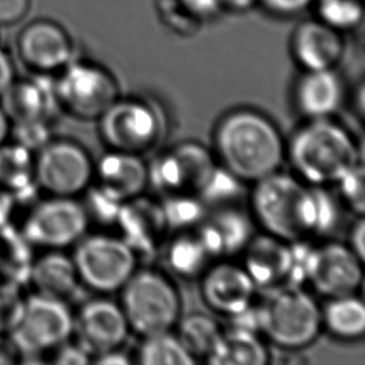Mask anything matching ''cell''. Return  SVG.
I'll return each mask as SVG.
<instances>
[{
	"instance_id": "1",
	"label": "cell",
	"mask_w": 365,
	"mask_h": 365,
	"mask_svg": "<svg viewBox=\"0 0 365 365\" xmlns=\"http://www.w3.org/2000/svg\"><path fill=\"white\" fill-rule=\"evenodd\" d=\"M252 208L269 236L292 243L331 231L338 216L322 187L278 171L256 182Z\"/></svg>"
},
{
	"instance_id": "2",
	"label": "cell",
	"mask_w": 365,
	"mask_h": 365,
	"mask_svg": "<svg viewBox=\"0 0 365 365\" xmlns=\"http://www.w3.org/2000/svg\"><path fill=\"white\" fill-rule=\"evenodd\" d=\"M213 140L223 168L238 181L256 183L277 173L287 153L274 123L253 110L226 115Z\"/></svg>"
},
{
	"instance_id": "3",
	"label": "cell",
	"mask_w": 365,
	"mask_h": 365,
	"mask_svg": "<svg viewBox=\"0 0 365 365\" xmlns=\"http://www.w3.org/2000/svg\"><path fill=\"white\" fill-rule=\"evenodd\" d=\"M287 153L299 178L319 187L339 182L361 163L354 138L329 119L309 120L293 135Z\"/></svg>"
},
{
	"instance_id": "4",
	"label": "cell",
	"mask_w": 365,
	"mask_h": 365,
	"mask_svg": "<svg viewBox=\"0 0 365 365\" xmlns=\"http://www.w3.org/2000/svg\"><path fill=\"white\" fill-rule=\"evenodd\" d=\"M259 331L276 346L301 349L316 341L322 329V309L302 287L269 289L257 308Z\"/></svg>"
},
{
	"instance_id": "5",
	"label": "cell",
	"mask_w": 365,
	"mask_h": 365,
	"mask_svg": "<svg viewBox=\"0 0 365 365\" xmlns=\"http://www.w3.org/2000/svg\"><path fill=\"white\" fill-rule=\"evenodd\" d=\"M120 291L128 327L138 334L148 336L170 331L178 323L181 313L178 291L158 272H135Z\"/></svg>"
},
{
	"instance_id": "6",
	"label": "cell",
	"mask_w": 365,
	"mask_h": 365,
	"mask_svg": "<svg viewBox=\"0 0 365 365\" xmlns=\"http://www.w3.org/2000/svg\"><path fill=\"white\" fill-rule=\"evenodd\" d=\"M74 321L65 301L35 293L20 306L11 336L18 349L39 354L66 343L74 333Z\"/></svg>"
},
{
	"instance_id": "7",
	"label": "cell",
	"mask_w": 365,
	"mask_h": 365,
	"mask_svg": "<svg viewBox=\"0 0 365 365\" xmlns=\"http://www.w3.org/2000/svg\"><path fill=\"white\" fill-rule=\"evenodd\" d=\"M73 261L80 281L100 293L120 291L136 272L133 248L123 238L108 235L80 241Z\"/></svg>"
},
{
	"instance_id": "8",
	"label": "cell",
	"mask_w": 365,
	"mask_h": 365,
	"mask_svg": "<svg viewBox=\"0 0 365 365\" xmlns=\"http://www.w3.org/2000/svg\"><path fill=\"white\" fill-rule=\"evenodd\" d=\"M61 70V76L55 83L58 100L76 118L100 119L119 100L116 80L99 65L71 60Z\"/></svg>"
},
{
	"instance_id": "9",
	"label": "cell",
	"mask_w": 365,
	"mask_h": 365,
	"mask_svg": "<svg viewBox=\"0 0 365 365\" xmlns=\"http://www.w3.org/2000/svg\"><path fill=\"white\" fill-rule=\"evenodd\" d=\"M217 166L200 143H181L163 155L148 170V181L166 196H202Z\"/></svg>"
},
{
	"instance_id": "10",
	"label": "cell",
	"mask_w": 365,
	"mask_h": 365,
	"mask_svg": "<svg viewBox=\"0 0 365 365\" xmlns=\"http://www.w3.org/2000/svg\"><path fill=\"white\" fill-rule=\"evenodd\" d=\"M94 170L89 153L70 141H50L34 158L35 182L55 197H74L85 191Z\"/></svg>"
},
{
	"instance_id": "11",
	"label": "cell",
	"mask_w": 365,
	"mask_h": 365,
	"mask_svg": "<svg viewBox=\"0 0 365 365\" xmlns=\"http://www.w3.org/2000/svg\"><path fill=\"white\" fill-rule=\"evenodd\" d=\"M89 225V213L73 197H53L36 205L24 223L23 236L45 248H64L79 242Z\"/></svg>"
},
{
	"instance_id": "12",
	"label": "cell",
	"mask_w": 365,
	"mask_h": 365,
	"mask_svg": "<svg viewBox=\"0 0 365 365\" xmlns=\"http://www.w3.org/2000/svg\"><path fill=\"white\" fill-rule=\"evenodd\" d=\"M99 120L101 138L111 151L140 155L153 148L160 133L156 113L138 100H116Z\"/></svg>"
},
{
	"instance_id": "13",
	"label": "cell",
	"mask_w": 365,
	"mask_h": 365,
	"mask_svg": "<svg viewBox=\"0 0 365 365\" xmlns=\"http://www.w3.org/2000/svg\"><path fill=\"white\" fill-rule=\"evenodd\" d=\"M307 282L328 298L356 294L363 283V261L341 243L312 248Z\"/></svg>"
},
{
	"instance_id": "14",
	"label": "cell",
	"mask_w": 365,
	"mask_h": 365,
	"mask_svg": "<svg viewBox=\"0 0 365 365\" xmlns=\"http://www.w3.org/2000/svg\"><path fill=\"white\" fill-rule=\"evenodd\" d=\"M128 319L123 308L109 299H94L81 307L75 317L74 333L83 349L98 356L116 351L128 338Z\"/></svg>"
},
{
	"instance_id": "15",
	"label": "cell",
	"mask_w": 365,
	"mask_h": 365,
	"mask_svg": "<svg viewBox=\"0 0 365 365\" xmlns=\"http://www.w3.org/2000/svg\"><path fill=\"white\" fill-rule=\"evenodd\" d=\"M292 55L304 71L336 69L346 53L343 33L319 19L302 21L292 36Z\"/></svg>"
},
{
	"instance_id": "16",
	"label": "cell",
	"mask_w": 365,
	"mask_h": 365,
	"mask_svg": "<svg viewBox=\"0 0 365 365\" xmlns=\"http://www.w3.org/2000/svg\"><path fill=\"white\" fill-rule=\"evenodd\" d=\"M256 288L245 267L233 263L216 264L203 276V299L213 311L231 318L252 307Z\"/></svg>"
},
{
	"instance_id": "17",
	"label": "cell",
	"mask_w": 365,
	"mask_h": 365,
	"mask_svg": "<svg viewBox=\"0 0 365 365\" xmlns=\"http://www.w3.org/2000/svg\"><path fill=\"white\" fill-rule=\"evenodd\" d=\"M98 187L125 203L138 197L148 183V168L138 155L111 151L95 166Z\"/></svg>"
},
{
	"instance_id": "18",
	"label": "cell",
	"mask_w": 365,
	"mask_h": 365,
	"mask_svg": "<svg viewBox=\"0 0 365 365\" xmlns=\"http://www.w3.org/2000/svg\"><path fill=\"white\" fill-rule=\"evenodd\" d=\"M19 46L25 61L43 71L61 70L73 60L69 36L50 21L29 25L20 36Z\"/></svg>"
},
{
	"instance_id": "19",
	"label": "cell",
	"mask_w": 365,
	"mask_h": 365,
	"mask_svg": "<svg viewBox=\"0 0 365 365\" xmlns=\"http://www.w3.org/2000/svg\"><path fill=\"white\" fill-rule=\"evenodd\" d=\"M297 109L309 120L331 119L341 109L344 84L336 69L304 71L294 90Z\"/></svg>"
},
{
	"instance_id": "20",
	"label": "cell",
	"mask_w": 365,
	"mask_h": 365,
	"mask_svg": "<svg viewBox=\"0 0 365 365\" xmlns=\"http://www.w3.org/2000/svg\"><path fill=\"white\" fill-rule=\"evenodd\" d=\"M245 269L256 287L277 288L287 286L291 272V247L273 237L257 238L246 246Z\"/></svg>"
},
{
	"instance_id": "21",
	"label": "cell",
	"mask_w": 365,
	"mask_h": 365,
	"mask_svg": "<svg viewBox=\"0 0 365 365\" xmlns=\"http://www.w3.org/2000/svg\"><path fill=\"white\" fill-rule=\"evenodd\" d=\"M198 237L211 256H230L246 248L251 237V225L243 213L225 210L203 223Z\"/></svg>"
},
{
	"instance_id": "22",
	"label": "cell",
	"mask_w": 365,
	"mask_h": 365,
	"mask_svg": "<svg viewBox=\"0 0 365 365\" xmlns=\"http://www.w3.org/2000/svg\"><path fill=\"white\" fill-rule=\"evenodd\" d=\"M1 109L14 125L35 120H46L53 101L59 103L55 85L53 88H45V83L35 81L20 84L14 83L1 95Z\"/></svg>"
},
{
	"instance_id": "23",
	"label": "cell",
	"mask_w": 365,
	"mask_h": 365,
	"mask_svg": "<svg viewBox=\"0 0 365 365\" xmlns=\"http://www.w3.org/2000/svg\"><path fill=\"white\" fill-rule=\"evenodd\" d=\"M30 279L38 294L66 301L80 281L73 258L54 252L45 255L30 268Z\"/></svg>"
},
{
	"instance_id": "24",
	"label": "cell",
	"mask_w": 365,
	"mask_h": 365,
	"mask_svg": "<svg viewBox=\"0 0 365 365\" xmlns=\"http://www.w3.org/2000/svg\"><path fill=\"white\" fill-rule=\"evenodd\" d=\"M34 156L29 150L13 145H0V187L13 193L15 201L24 200L38 187L34 178Z\"/></svg>"
},
{
	"instance_id": "25",
	"label": "cell",
	"mask_w": 365,
	"mask_h": 365,
	"mask_svg": "<svg viewBox=\"0 0 365 365\" xmlns=\"http://www.w3.org/2000/svg\"><path fill=\"white\" fill-rule=\"evenodd\" d=\"M268 361V351L256 331L233 327L223 333L208 363L218 365H263Z\"/></svg>"
},
{
	"instance_id": "26",
	"label": "cell",
	"mask_w": 365,
	"mask_h": 365,
	"mask_svg": "<svg viewBox=\"0 0 365 365\" xmlns=\"http://www.w3.org/2000/svg\"><path fill=\"white\" fill-rule=\"evenodd\" d=\"M322 309V326L343 341H356L365 331V307L356 294L329 298Z\"/></svg>"
},
{
	"instance_id": "27",
	"label": "cell",
	"mask_w": 365,
	"mask_h": 365,
	"mask_svg": "<svg viewBox=\"0 0 365 365\" xmlns=\"http://www.w3.org/2000/svg\"><path fill=\"white\" fill-rule=\"evenodd\" d=\"M222 331L211 317L205 314H190L178 326V338L186 351L196 361L207 359L221 339Z\"/></svg>"
},
{
	"instance_id": "28",
	"label": "cell",
	"mask_w": 365,
	"mask_h": 365,
	"mask_svg": "<svg viewBox=\"0 0 365 365\" xmlns=\"http://www.w3.org/2000/svg\"><path fill=\"white\" fill-rule=\"evenodd\" d=\"M145 341L138 349V361L143 365H191L192 356L186 351L178 336L163 331L143 336Z\"/></svg>"
},
{
	"instance_id": "29",
	"label": "cell",
	"mask_w": 365,
	"mask_h": 365,
	"mask_svg": "<svg viewBox=\"0 0 365 365\" xmlns=\"http://www.w3.org/2000/svg\"><path fill=\"white\" fill-rule=\"evenodd\" d=\"M211 257L198 235H185L175 240L168 255L170 266L181 277H195L206 271Z\"/></svg>"
},
{
	"instance_id": "30",
	"label": "cell",
	"mask_w": 365,
	"mask_h": 365,
	"mask_svg": "<svg viewBox=\"0 0 365 365\" xmlns=\"http://www.w3.org/2000/svg\"><path fill=\"white\" fill-rule=\"evenodd\" d=\"M317 19L344 33L354 30L363 23L364 6L361 0H314Z\"/></svg>"
},
{
	"instance_id": "31",
	"label": "cell",
	"mask_w": 365,
	"mask_h": 365,
	"mask_svg": "<svg viewBox=\"0 0 365 365\" xmlns=\"http://www.w3.org/2000/svg\"><path fill=\"white\" fill-rule=\"evenodd\" d=\"M161 211L165 223L173 227H187L203 216L202 205L196 196H168Z\"/></svg>"
},
{
	"instance_id": "32",
	"label": "cell",
	"mask_w": 365,
	"mask_h": 365,
	"mask_svg": "<svg viewBox=\"0 0 365 365\" xmlns=\"http://www.w3.org/2000/svg\"><path fill=\"white\" fill-rule=\"evenodd\" d=\"M14 126L15 143L29 150L30 153H39L50 143V130L46 120L15 123Z\"/></svg>"
},
{
	"instance_id": "33",
	"label": "cell",
	"mask_w": 365,
	"mask_h": 365,
	"mask_svg": "<svg viewBox=\"0 0 365 365\" xmlns=\"http://www.w3.org/2000/svg\"><path fill=\"white\" fill-rule=\"evenodd\" d=\"M341 187V196L346 200L349 207L359 216L364 212V168L363 163H358L356 168L346 173L338 182Z\"/></svg>"
},
{
	"instance_id": "34",
	"label": "cell",
	"mask_w": 365,
	"mask_h": 365,
	"mask_svg": "<svg viewBox=\"0 0 365 365\" xmlns=\"http://www.w3.org/2000/svg\"><path fill=\"white\" fill-rule=\"evenodd\" d=\"M178 4L191 18L202 24L205 21L215 19L223 13L225 1L223 0H178Z\"/></svg>"
},
{
	"instance_id": "35",
	"label": "cell",
	"mask_w": 365,
	"mask_h": 365,
	"mask_svg": "<svg viewBox=\"0 0 365 365\" xmlns=\"http://www.w3.org/2000/svg\"><path fill=\"white\" fill-rule=\"evenodd\" d=\"M163 14L166 18L168 26H173L176 31L190 33L197 28L200 23L191 18L178 4V0H163Z\"/></svg>"
},
{
	"instance_id": "36",
	"label": "cell",
	"mask_w": 365,
	"mask_h": 365,
	"mask_svg": "<svg viewBox=\"0 0 365 365\" xmlns=\"http://www.w3.org/2000/svg\"><path fill=\"white\" fill-rule=\"evenodd\" d=\"M314 0H261V4L278 16H294L306 11Z\"/></svg>"
},
{
	"instance_id": "37",
	"label": "cell",
	"mask_w": 365,
	"mask_h": 365,
	"mask_svg": "<svg viewBox=\"0 0 365 365\" xmlns=\"http://www.w3.org/2000/svg\"><path fill=\"white\" fill-rule=\"evenodd\" d=\"M29 0H0V24H11L24 16Z\"/></svg>"
},
{
	"instance_id": "38",
	"label": "cell",
	"mask_w": 365,
	"mask_h": 365,
	"mask_svg": "<svg viewBox=\"0 0 365 365\" xmlns=\"http://www.w3.org/2000/svg\"><path fill=\"white\" fill-rule=\"evenodd\" d=\"M61 346V349H60L59 353H58V356H56V359H55V363H58V364H65V365H83V364H89L90 361V354L88 351L83 349L79 344H76V346H69V344H66L64 343Z\"/></svg>"
},
{
	"instance_id": "39",
	"label": "cell",
	"mask_w": 365,
	"mask_h": 365,
	"mask_svg": "<svg viewBox=\"0 0 365 365\" xmlns=\"http://www.w3.org/2000/svg\"><path fill=\"white\" fill-rule=\"evenodd\" d=\"M14 66L8 54L0 48V96L14 84Z\"/></svg>"
},
{
	"instance_id": "40",
	"label": "cell",
	"mask_w": 365,
	"mask_h": 365,
	"mask_svg": "<svg viewBox=\"0 0 365 365\" xmlns=\"http://www.w3.org/2000/svg\"><path fill=\"white\" fill-rule=\"evenodd\" d=\"M15 206H16V201L13 193L5 188L0 187V228L9 226Z\"/></svg>"
},
{
	"instance_id": "41",
	"label": "cell",
	"mask_w": 365,
	"mask_h": 365,
	"mask_svg": "<svg viewBox=\"0 0 365 365\" xmlns=\"http://www.w3.org/2000/svg\"><path fill=\"white\" fill-rule=\"evenodd\" d=\"M365 225L363 218H361L358 222L354 225L353 231L351 235V247L353 252L356 256L361 258V261H364L365 253Z\"/></svg>"
},
{
	"instance_id": "42",
	"label": "cell",
	"mask_w": 365,
	"mask_h": 365,
	"mask_svg": "<svg viewBox=\"0 0 365 365\" xmlns=\"http://www.w3.org/2000/svg\"><path fill=\"white\" fill-rule=\"evenodd\" d=\"M94 361L98 363V364L103 365H123L130 363L128 356H123V353H120L118 349L95 356Z\"/></svg>"
},
{
	"instance_id": "43",
	"label": "cell",
	"mask_w": 365,
	"mask_h": 365,
	"mask_svg": "<svg viewBox=\"0 0 365 365\" xmlns=\"http://www.w3.org/2000/svg\"><path fill=\"white\" fill-rule=\"evenodd\" d=\"M225 8L231 11H248L261 4V0H223Z\"/></svg>"
},
{
	"instance_id": "44",
	"label": "cell",
	"mask_w": 365,
	"mask_h": 365,
	"mask_svg": "<svg viewBox=\"0 0 365 365\" xmlns=\"http://www.w3.org/2000/svg\"><path fill=\"white\" fill-rule=\"evenodd\" d=\"M10 133V121L0 108V145L4 143Z\"/></svg>"
}]
</instances>
